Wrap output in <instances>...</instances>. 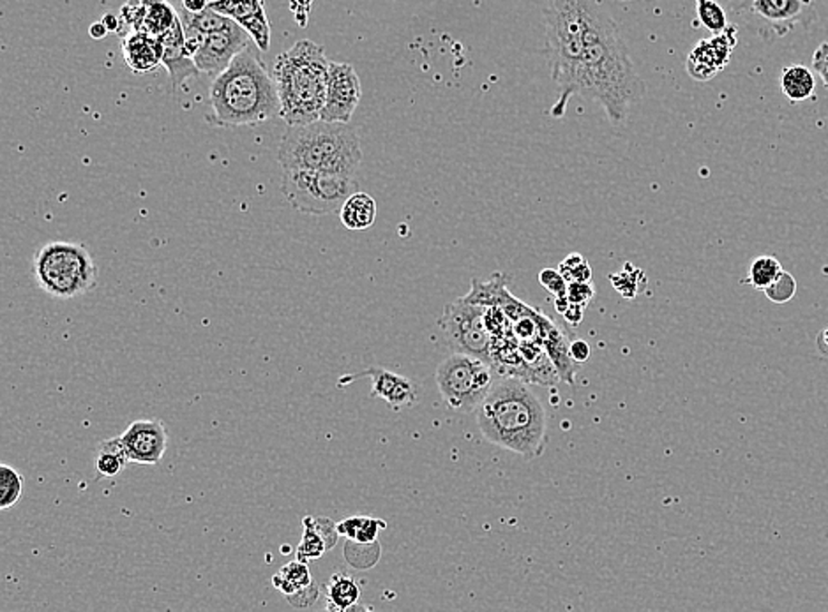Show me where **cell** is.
Returning <instances> with one entry per match:
<instances>
[{
  "mask_svg": "<svg viewBox=\"0 0 828 612\" xmlns=\"http://www.w3.org/2000/svg\"><path fill=\"white\" fill-rule=\"evenodd\" d=\"M645 94V83L631 59L613 16L592 0L588 7L580 96L597 101L610 122L621 126Z\"/></svg>",
  "mask_w": 828,
  "mask_h": 612,
  "instance_id": "1",
  "label": "cell"
},
{
  "mask_svg": "<svg viewBox=\"0 0 828 612\" xmlns=\"http://www.w3.org/2000/svg\"><path fill=\"white\" fill-rule=\"evenodd\" d=\"M476 420L484 438L500 448L515 452L525 459H535L546 448V411L519 379L507 376L493 387Z\"/></svg>",
  "mask_w": 828,
  "mask_h": 612,
  "instance_id": "2",
  "label": "cell"
},
{
  "mask_svg": "<svg viewBox=\"0 0 828 612\" xmlns=\"http://www.w3.org/2000/svg\"><path fill=\"white\" fill-rule=\"evenodd\" d=\"M214 124L256 126L281 115L276 81L247 46L210 85Z\"/></svg>",
  "mask_w": 828,
  "mask_h": 612,
  "instance_id": "3",
  "label": "cell"
},
{
  "mask_svg": "<svg viewBox=\"0 0 828 612\" xmlns=\"http://www.w3.org/2000/svg\"><path fill=\"white\" fill-rule=\"evenodd\" d=\"M277 161L283 170H314L353 177L362 161L361 139L350 122L314 120L288 126Z\"/></svg>",
  "mask_w": 828,
  "mask_h": 612,
  "instance_id": "4",
  "label": "cell"
},
{
  "mask_svg": "<svg viewBox=\"0 0 828 612\" xmlns=\"http://www.w3.org/2000/svg\"><path fill=\"white\" fill-rule=\"evenodd\" d=\"M331 61L323 48L310 39L295 43L277 55L274 81L281 101V117L288 126L320 120L325 106Z\"/></svg>",
  "mask_w": 828,
  "mask_h": 612,
  "instance_id": "5",
  "label": "cell"
},
{
  "mask_svg": "<svg viewBox=\"0 0 828 612\" xmlns=\"http://www.w3.org/2000/svg\"><path fill=\"white\" fill-rule=\"evenodd\" d=\"M592 0H548L544 9L552 80L558 91L553 119H562L567 104L580 96L588 7Z\"/></svg>",
  "mask_w": 828,
  "mask_h": 612,
  "instance_id": "6",
  "label": "cell"
},
{
  "mask_svg": "<svg viewBox=\"0 0 828 612\" xmlns=\"http://www.w3.org/2000/svg\"><path fill=\"white\" fill-rule=\"evenodd\" d=\"M39 288L55 299L89 293L98 281L96 263L87 247L71 242L44 244L34 256Z\"/></svg>",
  "mask_w": 828,
  "mask_h": 612,
  "instance_id": "7",
  "label": "cell"
},
{
  "mask_svg": "<svg viewBox=\"0 0 828 612\" xmlns=\"http://www.w3.org/2000/svg\"><path fill=\"white\" fill-rule=\"evenodd\" d=\"M495 368L483 359L454 351L437 369V387L449 408L476 413L496 385Z\"/></svg>",
  "mask_w": 828,
  "mask_h": 612,
  "instance_id": "8",
  "label": "cell"
},
{
  "mask_svg": "<svg viewBox=\"0 0 828 612\" xmlns=\"http://www.w3.org/2000/svg\"><path fill=\"white\" fill-rule=\"evenodd\" d=\"M357 182L350 175L314 170H283L281 191L290 205L311 215L340 210L355 193Z\"/></svg>",
  "mask_w": 828,
  "mask_h": 612,
  "instance_id": "9",
  "label": "cell"
},
{
  "mask_svg": "<svg viewBox=\"0 0 828 612\" xmlns=\"http://www.w3.org/2000/svg\"><path fill=\"white\" fill-rule=\"evenodd\" d=\"M440 329L450 348L491 364L493 336L487 327V307L467 299L450 302L440 318Z\"/></svg>",
  "mask_w": 828,
  "mask_h": 612,
  "instance_id": "10",
  "label": "cell"
},
{
  "mask_svg": "<svg viewBox=\"0 0 828 612\" xmlns=\"http://www.w3.org/2000/svg\"><path fill=\"white\" fill-rule=\"evenodd\" d=\"M740 11L758 22L766 39L785 37L796 27L809 29L818 20L813 0H742Z\"/></svg>",
  "mask_w": 828,
  "mask_h": 612,
  "instance_id": "11",
  "label": "cell"
},
{
  "mask_svg": "<svg viewBox=\"0 0 828 612\" xmlns=\"http://www.w3.org/2000/svg\"><path fill=\"white\" fill-rule=\"evenodd\" d=\"M362 96V87L357 71L346 62H331L325 106L322 120L350 122Z\"/></svg>",
  "mask_w": 828,
  "mask_h": 612,
  "instance_id": "12",
  "label": "cell"
},
{
  "mask_svg": "<svg viewBox=\"0 0 828 612\" xmlns=\"http://www.w3.org/2000/svg\"><path fill=\"white\" fill-rule=\"evenodd\" d=\"M249 37L241 25L236 22L226 29L216 31L206 35L200 50L195 53L193 61L197 68L204 74L219 76L232 61L249 46Z\"/></svg>",
  "mask_w": 828,
  "mask_h": 612,
  "instance_id": "13",
  "label": "cell"
},
{
  "mask_svg": "<svg viewBox=\"0 0 828 612\" xmlns=\"http://www.w3.org/2000/svg\"><path fill=\"white\" fill-rule=\"evenodd\" d=\"M737 27L727 25L721 34L701 39L689 53L686 69L696 81H708L729 64L731 53L738 43Z\"/></svg>",
  "mask_w": 828,
  "mask_h": 612,
  "instance_id": "14",
  "label": "cell"
},
{
  "mask_svg": "<svg viewBox=\"0 0 828 612\" xmlns=\"http://www.w3.org/2000/svg\"><path fill=\"white\" fill-rule=\"evenodd\" d=\"M361 378H371V396L385 401L394 411L414 408L420 399V387L407 376L396 375L381 368H370L361 375L343 376L338 381L340 388H345L351 381Z\"/></svg>",
  "mask_w": 828,
  "mask_h": 612,
  "instance_id": "15",
  "label": "cell"
},
{
  "mask_svg": "<svg viewBox=\"0 0 828 612\" xmlns=\"http://www.w3.org/2000/svg\"><path fill=\"white\" fill-rule=\"evenodd\" d=\"M130 463L159 464L168 448V431L158 418L135 420L120 435Z\"/></svg>",
  "mask_w": 828,
  "mask_h": 612,
  "instance_id": "16",
  "label": "cell"
},
{
  "mask_svg": "<svg viewBox=\"0 0 828 612\" xmlns=\"http://www.w3.org/2000/svg\"><path fill=\"white\" fill-rule=\"evenodd\" d=\"M159 41L163 44V66L168 69L173 92H177L188 78L200 74L193 57L186 52V39L180 18H177V22L159 37Z\"/></svg>",
  "mask_w": 828,
  "mask_h": 612,
  "instance_id": "17",
  "label": "cell"
},
{
  "mask_svg": "<svg viewBox=\"0 0 828 612\" xmlns=\"http://www.w3.org/2000/svg\"><path fill=\"white\" fill-rule=\"evenodd\" d=\"M303 542L297 547V558L303 561L320 559L327 550H331L340 537L338 526L329 517H313L306 515L304 521Z\"/></svg>",
  "mask_w": 828,
  "mask_h": 612,
  "instance_id": "18",
  "label": "cell"
},
{
  "mask_svg": "<svg viewBox=\"0 0 828 612\" xmlns=\"http://www.w3.org/2000/svg\"><path fill=\"white\" fill-rule=\"evenodd\" d=\"M122 55L126 66L135 72H150L163 64V44L159 37L133 31L122 35Z\"/></svg>",
  "mask_w": 828,
  "mask_h": 612,
  "instance_id": "19",
  "label": "cell"
},
{
  "mask_svg": "<svg viewBox=\"0 0 828 612\" xmlns=\"http://www.w3.org/2000/svg\"><path fill=\"white\" fill-rule=\"evenodd\" d=\"M541 332L544 336V349L554 364V371L562 376V379L574 383L576 368L563 334L556 327H553L552 321L546 318L541 320Z\"/></svg>",
  "mask_w": 828,
  "mask_h": 612,
  "instance_id": "20",
  "label": "cell"
},
{
  "mask_svg": "<svg viewBox=\"0 0 828 612\" xmlns=\"http://www.w3.org/2000/svg\"><path fill=\"white\" fill-rule=\"evenodd\" d=\"M340 219L350 232H364L375 225L377 202L366 193H353L340 208Z\"/></svg>",
  "mask_w": 828,
  "mask_h": 612,
  "instance_id": "21",
  "label": "cell"
},
{
  "mask_svg": "<svg viewBox=\"0 0 828 612\" xmlns=\"http://www.w3.org/2000/svg\"><path fill=\"white\" fill-rule=\"evenodd\" d=\"M781 91L790 102H804L816 96V76L802 64H794L781 72Z\"/></svg>",
  "mask_w": 828,
  "mask_h": 612,
  "instance_id": "22",
  "label": "cell"
},
{
  "mask_svg": "<svg viewBox=\"0 0 828 612\" xmlns=\"http://www.w3.org/2000/svg\"><path fill=\"white\" fill-rule=\"evenodd\" d=\"M361 588L355 579L336 572L327 584V609L329 611H351L357 609Z\"/></svg>",
  "mask_w": 828,
  "mask_h": 612,
  "instance_id": "23",
  "label": "cell"
},
{
  "mask_svg": "<svg viewBox=\"0 0 828 612\" xmlns=\"http://www.w3.org/2000/svg\"><path fill=\"white\" fill-rule=\"evenodd\" d=\"M128 463H130V457H128V452L122 445L120 436L104 440L98 445L96 478H113V476L120 475Z\"/></svg>",
  "mask_w": 828,
  "mask_h": 612,
  "instance_id": "24",
  "label": "cell"
},
{
  "mask_svg": "<svg viewBox=\"0 0 828 612\" xmlns=\"http://www.w3.org/2000/svg\"><path fill=\"white\" fill-rule=\"evenodd\" d=\"M336 526H338L340 535H343L351 542L373 544V542H377L380 531L387 528V522L381 519H375V517L353 515V517H348L345 521L338 522Z\"/></svg>",
  "mask_w": 828,
  "mask_h": 612,
  "instance_id": "25",
  "label": "cell"
},
{
  "mask_svg": "<svg viewBox=\"0 0 828 612\" xmlns=\"http://www.w3.org/2000/svg\"><path fill=\"white\" fill-rule=\"evenodd\" d=\"M208 7L232 18L242 29L253 20L267 16L264 0H212L208 2Z\"/></svg>",
  "mask_w": 828,
  "mask_h": 612,
  "instance_id": "26",
  "label": "cell"
},
{
  "mask_svg": "<svg viewBox=\"0 0 828 612\" xmlns=\"http://www.w3.org/2000/svg\"><path fill=\"white\" fill-rule=\"evenodd\" d=\"M145 13L140 24L139 33L161 37L173 24L177 22V11L167 4V0H158L154 4H143Z\"/></svg>",
  "mask_w": 828,
  "mask_h": 612,
  "instance_id": "27",
  "label": "cell"
},
{
  "mask_svg": "<svg viewBox=\"0 0 828 612\" xmlns=\"http://www.w3.org/2000/svg\"><path fill=\"white\" fill-rule=\"evenodd\" d=\"M313 580L314 579L311 576L308 563L299 559V558H295L294 561H290L284 567H281V570L273 578V584L284 597H290L295 591L310 586Z\"/></svg>",
  "mask_w": 828,
  "mask_h": 612,
  "instance_id": "28",
  "label": "cell"
},
{
  "mask_svg": "<svg viewBox=\"0 0 828 612\" xmlns=\"http://www.w3.org/2000/svg\"><path fill=\"white\" fill-rule=\"evenodd\" d=\"M178 18H180V24L182 25H189V27H195L198 31H202L204 34H210V33H216V31H221V29H226L230 27L232 24H236L232 18L214 11L212 7H207L200 13H191L188 9H184L180 5V9L177 11Z\"/></svg>",
  "mask_w": 828,
  "mask_h": 612,
  "instance_id": "29",
  "label": "cell"
},
{
  "mask_svg": "<svg viewBox=\"0 0 828 612\" xmlns=\"http://www.w3.org/2000/svg\"><path fill=\"white\" fill-rule=\"evenodd\" d=\"M783 271L785 269L775 256H758L751 262L747 279H744V282L751 284L755 290L765 292Z\"/></svg>",
  "mask_w": 828,
  "mask_h": 612,
  "instance_id": "30",
  "label": "cell"
},
{
  "mask_svg": "<svg viewBox=\"0 0 828 612\" xmlns=\"http://www.w3.org/2000/svg\"><path fill=\"white\" fill-rule=\"evenodd\" d=\"M24 492V476L7 464H0V509L14 507Z\"/></svg>",
  "mask_w": 828,
  "mask_h": 612,
  "instance_id": "31",
  "label": "cell"
},
{
  "mask_svg": "<svg viewBox=\"0 0 828 612\" xmlns=\"http://www.w3.org/2000/svg\"><path fill=\"white\" fill-rule=\"evenodd\" d=\"M696 14L699 24L712 34H721L729 25L723 5L716 0H696Z\"/></svg>",
  "mask_w": 828,
  "mask_h": 612,
  "instance_id": "32",
  "label": "cell"
},
{
  "mask_svg": "<svg viewBox=\"0 0 828 612\" xmlns=\"http://www.w3.org/2000/svg\"><path fill=\"white\" fill-rule=\"evenodd\" d=\"M796 281H794V275L786 271H783L781 275L763 292L766 295L768 301H772L774 304H786L790 302L796 293Z\"/></svg>",
  "mask_w": 828,
  "mask_h": 612,
  "instance_id": "33",
  "label": "cell"
},
{
  "mask_svg": "<svg viewBox=\"0 0 828 612\" xmlns=\"http://www.w3.org/2000/svg\"><path fill=\"white\" fill-rule=\"evenodd\" d=\"M560 273L567 279V282L571 281H580V282H590L592 279V269L588 265L587 260L574 253V254H569L558 267Z\"/></svg>",
  "mask_w": 828,
  "mask_h": 612,
  "instance_id": "34",
  "label": "cell"
},
{
  "mask_svg": "<svg viewBox=\"0 0 828 612\" xmlns=\"http://www.w3.org/2000/svg\"><path fill=\"white\" fill-rule=\"evenodd\" d=\"M539 282L552 293L554 297H565L567 295V279L560 273V271L553 269H544L539 273Z\"/></svg>",
  "mask_w": 828,
  "mask_h": 612,
  "instance_id": "35",
  "label": "cell"
},
{
  "mask_svg": "<svg viewBox=\"0 0 828 612\" xmlns=\"http://www.w3.org/2000/svg\"><path fill=\"white\" fill-rule=\"evenodd\" d=\"M318 597H320V588H318L316 580H313L310 586H306V588L295 591L294 595L286 597V600H288L290 606L295 607V609H310L311 606L316 604Z\"/></svg>",
  "mask_w": 828,
  "mask_h": 612,
  "instance_id": "36",
  "label": "cell"
},
{
  "mask_svg": "<svg viewBox=\"0 0 828 612\" xmlns=\"http://www.w3.org/2000/svg\"><path fill=\"white\" fill-rule=\"evenodd\" d=\"M595 292L590 286V282H580V281H571L567 286V299L571 304H580V306H588V302L593 299Z\"/></svg>",
  "mask_w": 828,
  "mask_h": 612,
  "instance_id": "37",
  "label": "cell"
},
{
  "mask_svg": "<svg viewBox=\"0 0 828 612\" xmlns=\"http://www.w3.org/2000/svg\"><path fill=\"white\" fill-rule=\"evenodd\" d=\"M813 69L828 91V43H822L813 53Z\"/></svg>",
  "mask_w": 828,
  "mask_h": 612,
  "instance_id": "38",
  "label": "cell"
},
{
  "mask_svg": "<svg viewBox=\"0 0 828 612\" xmlns=\"http://www.w3.org/2000/svg\"><path fill=\"white\" fill-rule=\"evenodd\" d=\"M571 357L576 364H583L590 359V344L587 340L576 339L569 344Z\"/></svg>",
  "mask_w": 828,
  "mask_h": 612,
  "instance_id": "39",
  "label": "cell"
},
{
  "mask_svg": "<svg viewBox=\"0 0 828 612\" xmlns=\"http://www.w3.org/2000/svg\"><path fill=\"white\" fill-rule=\"evenodd\" d=\"M585 307H587V306H580V304H571V306H569V309H567V311H565V312H563V316H565V320H567V321H569V323H571V325H578V323H582V320H583V314H585Z\"/></svg>",
  "mask_w": 828,
  "mask_h": 612,
  "instance_id": "40",
  "label": "cell"
},
{
  "mask_svg": "<svg viewBox=\"0 0 828 612\" xmlns=\"http://www.w3.org/2000/svg\"><path fill=\"white\" fill-rule=\"evenodd\" d=\"M180 5L191 13H200L208 7V0H180Z\"/></svg>",
  "mask_w": 828,
  "mask_h": 612,
  "instance_id": "41",
  "label": "cell"
},
{
  "mask_svg": "<svg viewBox=\"0 0 828 612\" xmlns=\"http://www.w3.org/2000/svg\"><path fill=\"white\" fill-rule=\"evenodd\" d=\"M101 22H103L104 25H106V29H108L110 33H119V31H120V24H122V20H120V18H117V16H113L111 13L104 14V18L101 20Z\"/></svg>",
  "mask_w": 828,
  "mask_h": 612,
  "instance_id": "42",
  "label": "cell"
},
{
  "mask_svg": "<svg viewBox=\"0 0 828 612\" xmlns=\"http://www.w3.org/2000/svg\"><path fill=\"white\" fill-rule=\"evenodd\" d=\"M816 348L823 357H828V327L820 330V334L816 336Z\"/></svg>",
  "mask_w": 828,
  "mask_h": 612,
  "instance_id": "43",
  "label": "cell"
},
{
  "mask_svg": "<svg viewBox=\"0 0 828 612\" xmlns=\"http://www.w3.org/2000/svg\"><path fill=\"white\" fill-rule=\"evenodd\" d=\"M89 34H91L92 39H103V37L110 34V31L106 29V25H104L103 22H96V24L91 25Z\"/></svg>",
  "mask_w": 828,
  "mask_h": 612,
  "instance_id": "44",
  "label": "cell"
},
{
  "mask_svg": "<svg viewBox=\"0 0 828 612\" xmlns=\"http://www.w3.org/2000/svg\"><path fill=\"white\" fill-rule=\"evenodd\" d=\"M311 4L313 0H292V9L297 13V11H303V7L306 11H310Z\"/></svg>",
  "mask_w": 828,
  "mask_h": 612,
  "instance_id": "45",
  "label": "cell"
},
{
  "mask_svg": "<svg viewBox=\"0 0 828 612\" xmlns=\"http://www.w3.org/2000/svg\"><path fill=\"white\" fill-rule=\"evenodd\" d=\"M621 2H634V0H621Z\"/></svg>",
  "mask_w": 828,
  "mask_h": 612,
  "instance_id": "46",
  "label": "cell"
}]
</instances>
